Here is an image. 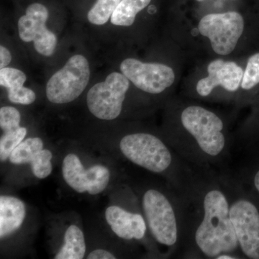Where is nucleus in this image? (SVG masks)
I'll use <instances>...</instances> for the list:
<instances>
[{"instance_id": "obj_22", "label": "nucleus", "mask_w": 259, "mask_h": 259, "mask_svg": "<svg viewBox=\"0 0 259 259\" xmlns=\"http://www.w3.org/2000/svg\"><path fill=\"white\" fill-rule=\"evenodd\" d=\"M88 259H115V255L110 251L103 249L93 250L89 254Z\"/></svg>"}, {"instance_id": "obj_23", "label": "nucleus", "mask_w": 259, "mask_h": 259, "mask_svg": "<svg viewBox=\"0 0 259 259\" xmlns=\"http://www.w3.org/2000/svg\"><path fill=\"white\" fill-rule=\"evenodd\" d=\"M11 54L6 48L1 46L0 47V69L7 67L11 62Z\"/></svg>"}, {"instance_id": "obj_25", "label": "nucleus", "mask_w": 259, "mask_h": 259, "mask_svg": "<svg viewBox=\"0 0 259 259\" xmlns=\"http://www.w3.org/2000/svg\"><path fill=\"white\" fill-rule=\"evenodd\" d=\"M197 1L201 2V1H203V0H197Z\"/></svg>"}, {"instance_id": "obj_4", "label": "nucleus", "mask_w": 259, "mask_h": 259, "mask_svg": "<svg viewBox=\"0 0 259 259\" xmlns=\"http://www.w3.org/2000/svg\"><path fill=\"white\" fill-rule=\"evenodd\" d=\"M229 199L230 217L240 250L247 258L259 259V209L244 195L241 185L228 171L221 172Z\"/></svg>"}, {"instance_id": "obj_1", "label": "nucleus", "mask_w": 259, "mask_h": 259, "mask_svg": "<svg viewBox=\"0 0 259 259\" xmlns=\"http://www.w3.org/2000/svg\"><path fill=\"white\" fill-rule=\"evenodd\" d=\"M183 197L187 207L183 256H238L239 245L230 217L229 199L221 172L199 170L192 188Z\"/></svg>"}, {"instance_id": "obj_13", "label": "nucleus", "mask_w": 259, "mask_h": 259, "mask_svg": "<svg viewBox=\"0 0 259 259\" xmlns=\"http://www.w3.org/2000/svg\"><path fill=\"white\" fill-rule=\"evenodd\" d=\"M105 219L116 236L126 241L144 239L147 231L146 219L138 212L112 205L105 211Z\"/></svg>"}, {"instance_id": "obj_12", "label": "nucleus", "mask_w": 259, "mask_h": 259, "mask_svg": "<svg viewBox=\"0 0 259 259\" xmlns=\"http://www.w3.org/2000/svg\"><path fill=\"white\" fill-rule=\"evenodd\" d=\"M44 146L40 138L24 140L10 155V161L16 165L30 163L34 176L40 180L47 178L52 172L53 154Z\"/></svg>"}, {"instance_id": "obj_16", "label": "nucleus", "mask_w": 259, "mask_h": 259, "mask_svg": "<svg viewBox=\"0 0 259 259\" xmlns=\"http://www.w3.org/2000/svg\"><path fill=\"white\" fill-rule=\"evenodd\" d=\"M86 253L83 232L79 227L71 225L64 235V243L56 253L55 259H82Z\"/></svg>"}, {"instance_id": "obj_14", "label": "nucleus", "mask_w": 259, "mask_h": 259, "mask_svg": "<svg viewBox=\"0 0 259 259\" xmlns=\"http://www.w3.org/2000/svg\"><path fill=\"white\" fill-rule=\"evenodd\" d=\"M26 216V207L21 199L10 195L0 197V238L13 234L22 226Z\"/></svg>"}, {"instance_id": "obj_8", "label": "nucleus", "mask_w": 259, "mask_h": 259, "mask_svg": "<svg viewBox=\"0 0 259 259\" xmlns=\"http://www.w3.org/2000/svg\"><path fill=\"white\" fill-rule=\"evenodd\" d=\"M120 71L136 88L145 93L157 95L173 84L175 74L169 66L159 63H144L137 59H125Z\"/></svg>"}, {"instance_id": "obj_9", "label": "nucleus", "mask_w": 259, "mask_h": 259, "mask_svg": "<svg viewBox=\"0 0 259 259\" xmlns=\"http://www.w3.org/2000/svg\"><path fill=\"white\" fill-rule=\"evenodd\" d=\"M62 175L66 183L75 192L81 194L87 192L92 195L102 193L110 180V170L107 166L95 165L86 170L74 153L65 156Z\"/></svg>"}, {"instance_id": "obj_24", "label": "nucleus", "mask_w": 259, "mask_h": 259, "mask_svg": "<svg viewBox=\"0 0 259 259\" xmlns=\"http://www.w3.org/2000/svg\"><path fill=\"white\" fill-rule=\"evenodd\" d=\"M252 182H253V185L255 190L259 193V168L257 170L256 172H255V175H253Z\"/></svg>"}, {"instance_id": "obj_6", "label": "nucleus", "mask_w": 259, "mask_h": 259, "mask_svg": "<svg viewBox=\"0 0 259 259\" xmlns=\"http://www.w3.org/2000/svg\"><path fill=\"white\" fill-rule=\"evenodd\" d=\"M129 87V79L125 75L111 73L105 81L90 89L87 97L89 110L100 120H115L122 112Z\"/></svg>"}, {"instance_id": "obj_20", "label": "nucleus", "mask_w": 259, "mask_h": 259, "mask_svg": "<svg viewBox=\"0 0 259 259\" xmlns=\"http://www.w3.org/2000/svg\"><path fill=\"white\" fill-rule=\"evenodd\" d=\"M259 83V53L250 56L242 80L241 88L249 90Z\"/></svg>"}, {"instance_id": "obj_3", "label": "nucleus", "mask_w": 259, "mask_h": 259, "mask_svg": "<svg viewBox=\"0 0 259 259\" xmlns=\"http://www.w3.org/2000/svg\"><path fill=\"white\" fill-rule=\"evenodd\" d=\"M141 206L147 228L158 245L168 255L183 251L187 236L185 199L175 189H148L143 194Z\"/></svg>"}, {"instance_id": "obj_15", "label": "nucleus", "mask_w": 259, "mask_h": 259, "mask_svg": "<svg viewBox=\"0 0 259 259\" xmlns=\"http://www.w3.org/2000/svg\"><path fill=\"white\" fill-rule=\"evenodd\" d=\"M26 79V75L20 70L10 67L0 70V85L8 90V99L13 103L29 105L35 101V93L23 86Z\"/></svg>"}, {"instance_id": "obj_2", "label": "nucleus", "mask_w": 259, "mask_h": 259, "mask_svg": "<svg viewBox=\"0 0 259 259\" xmlns=\"http://www.w3.org/2000/svg\"><path fill=\"white\" fill-rule=\"evenodd\" d=\"M180 123V132L168 141L177 154L196 169L223 171L233 146L222 118L203 107L190 105L181 111Z\"/></svg>"}, {"instance_id": "obj_7", "label": "nucleus", "mask_w": 259, "mask_h": 259, "mask_svg": "<svg viewBox=\"0 0 259 259\" xmlns=\"http://www.w3.org/2000/svg\"><path fill=\"white\" fill-rule=\"evenodd\" d=\"M199 32L208 37L213 51L228 55L236 49L244 30V20L237 12L205 15L199 22Z\"/></svg>"}, {"instance_id": "obj_18", "label": "nucleus", "mask_w": 259, "mask_h": 259, "mask_svg": "<svg viewBox=\"0 0 259 259\" xmlns=\"http://www.w3.org/2000/svg\"><path fill=\"white\" fill-rule=\"evenodd\" d=\"M121 0H97L88 13V20L94 25H104L111 18L112 15Z\"/></svg>"}, {"instance_id": "obj_19", "label": "nucleus", "mask_w": 259, "mask_h": 259, "mask_svg": "<svg viewBox=\"0 0 259 259\" xmlns=\"http://www.w3.org/2000/svg\"><path fill=\"white\" fill-rule=\"evenodd\" d=\"M27 133V129L24 127H20L10 132L4 133L0 139V160L2 162L10 158L11 153L24 141Z\"/></svg>"}, {"instance_id": "obj_10", "label": "nucleus", "mask_w": 259, "mask_h": 259, "mask_svg": "<svg viewBox=\"0 0 259 259\" xmlns=\"http://www.w3.org/2000/svg\"><path fill=\"white\" fill-rule=\"evenodd\" d=\"M49 11L44 5L33 3L29 5L25 15L19 19L18 32L24 42L33 41L38 54L51 56L55 51L57 38L54 32L47 28Z\"/></svg>"}, {"instance_id": "obj_21", "label": "nucleus", "mask_w": 259, "mask_h": 259, "mask_svg": "<svg viewBox=\"0 0 259 259\" xmlns=\"http://www.w3.org/2000/svg\"><path fill=\"white\" fill-rule=\"evenodd\" d=\"M21 115L13 107L6 106L0 109V127L3 132H10L20 127Z\"/></svg>"}, {"instance_id": "obj_11", "label": "nucleus", "mask_w": 259, "mask_h": 259, "mask_svg": "<svg viewBox=\"0 0 259 259\" xmlns=\"http://www.w3.org/2000/svg\"><path fill=\"white\" fill-rule=\"evenodd\" d=\"M208 76L199 80L197 84L199 96L206 97L212 93L213 90L221 86L231 93L237 91L241 85L244 71L233 61H224L218 59L212 61L207 67Z\"/></svg>"}, {"instance_id": "obj_5", "label": "nucleus", "mask_w": 259, "mask_h": 259, "mask_svg": "<svg viewBox=\"0 0 259 259\" xmlns=\"http://www.w3.org/2000/svg\"><path fill=\"white\" fill-rule=\"evenodd\" d=\"M90 64L82 55L70 58L62 69L51 76L47 86V96L54 104H66L77 99L88 86Z\"/></svg>"}, {"instance_id": "obj_17", "label": "nucleus", "mask_w": 259, "mask_h": 259, "mask_svg": "<svg viewBox=\"0 0 259 259\" xmlns=\"http://www.w3.org/2000/svg\"><path fill=\"white\" fill-rule=\"evenodd\" d=\"M151 0H121L112 15L111 23L118 26H131L136 15L146 8Z\"/></svg>"}]
</instances>
